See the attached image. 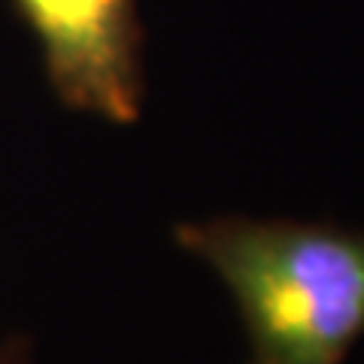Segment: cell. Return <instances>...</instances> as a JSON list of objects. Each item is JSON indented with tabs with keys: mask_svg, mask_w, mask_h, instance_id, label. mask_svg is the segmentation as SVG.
<instances>
[{
	"mask_svg": "<svg viewBox=\"0 0 364 364\" xmlns=\"http://www.w3.org/2000/svg\"><path fill=\"white\" fill-rule=\"evenodd\" d=\"M173 240L231 291L246 364H346L364 340V231L215 215L176 225Z\"/></svg>",
	"mask_w": 364,
	"mask_h": 364,
	"instance_id": "cell-1",
	"label": "cell"
},
{
	"mask_svg": "<svg viewBox=\"0 0 364 364\" xmlns=\"http://www.w3.org/2000/svg\"><path fill=\"white\" fill-rule=\"evenodd\" d=\"M61 107L136 124L146 104L140 0H6Z\"/></svg>",
	"mask_w": 364,
	"mask_h": 364,
	"instance_id": "cell-2",
	"label": "cell"
},
{
	"mask_svg": "<svg viewBox=\"0 0 364 364\" xmlns=\"http://www.w3.org/2000/svg\"><path fill=\"white\" fill-rule=\"evenodd\" d=\"M0 364H33L31 343H28L25 337L0 340Z\"/></svg>",
	"mask_w": 364,
	"mask_h": 364,
	"instance_id": "cell-3",
	"label": "cell"
}]
</instances>
